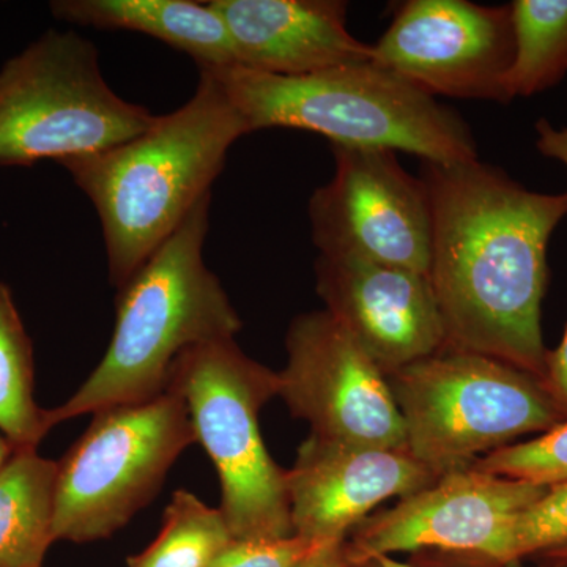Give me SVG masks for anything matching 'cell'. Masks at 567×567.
<instances>
[{
    "label": "cell",
    "instance_id": "1",
    "mask_svg": "<svg viewBox=\"0 0 567 567\" xmlns=\"http://www.w3.org/2000/svg\"><path fill=\"white\" fill-rule=\"evenodd\" d=\"M434 219L429 281L446 347L486 354L546 383L540 309L547 248L567 193L529 192L480 159L423 162Z\"/></svg>",
    "mask_w": 567,
    "mask_h": 567
},
{
    "label": "cell",
    "instance_id": "2",
    "mask_svg": "<svg viewBox=\"0 0 567 567\" xmlns=\"http://www.w3.org/2000/svg\"><path fill=\"white\" fill-rule=\"evenodd\" d=\"M249 134L221 82L200 69L188 103L156 117L134 140L59 163L87 194L102 223L117 289L210 196L234 142Z\"/></svg>",
    "mask_w": 567,
    "mask_h": 567
},
{
    "label": "cell",
    "instance_id": "3",
    "mask_svg": "<svg viewBox=\"0 0 567 567\" xmlns=\"http://www.w3.org/2000/svg\"><path fill=\"white\" fill-rule=\"evenodd\" d=\"M210 204L212 194L118 289L106 353L65 404L48 410L51 429L71 417L159 398L182 353L234 339L241 330L240 316L204 260Z\"/></svg>",
    "mask_w": 567,
    "mask_h": 567
},
{
    "label": "cell",
    "instance_id": "4",
    "mask_svg": "<svg viewBox=\"0 0 567 567\" xmlns=\"http://www.w3.org/2000/svg\"><path fill=\"white\" fill-rule=\"evenodd\" d=\"M207 70L221 82L249 134L297 128L331 145L406 152L425 163L480 159L472 130L456 111L372 61L305 76L240 65Z\"/></svg>",
    "mask_w": 567,
    "mask_h": 567
},
{
    "label": "cell",
    "instance_id": "5",
    "mask_svg": "<svg viewBox=\"0 0 567 567\" xmlns=\"http://www.w3.org/2000/svg\"><path fill=\"white\" fill-rule=\"evenodd\" d=\"M386 380L406 451L436 477L567 421L543 380L486 354L443 347Z\"/></svg>",
    "mask_w": 567,
    "mask_h": 567
},
{
    "label": "cell",
    "instance_id": "6",
    "mask_svg": "<svg viewBox=\"0 0 567 567\" xmlns=\"http://www.w3.org/2000/svg\"><path fill=\"white\" fill-rule=\"evenodd\" d=\"M278 372L251 360L234 339L186 350L169 386L182 395L196 442L221 481V509L235 540L295 535L286 470L276 465L259 431L260 409L278 395Z\"/></svg>",
    "mask_w": 567,
    "mask_h": 567
},
{
    "label": "cell",
    "instance_id": "7",
    "mask_svg": "<svg viewBox=\"0 0 567 567\" xmlns=\"http://www.w3.org/2000/svg\"><path fill=\"white\" fill-rule=\"evenodd\" d=\"M158 115L112 91L92 41L48 31L0 69V164L62 163L118 147Z\"/></svg>",
    "mask_w": 567,
    "mask_h": 567
},
{
    "label": "cell",
    "instance_id": "8",
    "mask_svg": "<svg viewBox=\"0 0 567 567\" xmlns=\"http://www.w3.org/2000/svg\"><path fill=\"white\" fill-rule=\"evenodd\" d=\"M193 443L192 416L173 390L95 413L91 427L58 462L54 543H93L125 527Z\"/></svg>",
    "mask_w": 567,
    "mask_h": 567
},
{
    "label": "cell",
    "instance_id": "9",
    "mask_svg": "<svg viewBox=\"0 0 567 567\" xmlns=\"http://www.w3.org/2000/svg\"><path fill=\"white\" fill-rule=\"evenodd\" d=\"M334 175L309 200L319 256L427 275L434 219L427 189L395 152L333 145Z\"/></svg>",
    "mask_w": 567,
    "mask_h": 567
},
{
    "label": "cell",
    "instance_id": "10",
    "mask_svg": "<svg viewBox=\"0 0 567 567\" xmlns=\"http://www.w3.org/2000/svg\"><path fill=\"white\" fill-rule=\"evenodd\" d=\"M278 395L312 434L352 445L406 450L386 375L328 311L298 316L286 336Z\"/></svg>",
    "mask_w": 567,
    "mask_h": 567
},
{
    "label": "cell",
    "instance_id": "11",
    "mask_svg": "<svg viewBox=\"0 0 567 567\" xmlns=\"http://www.w3.org/2000/svg\"><path fill=\"white\" fill-rule=\"evenodd\" d=\"M514 59L511 6L409 0L375 44L371 61L431 96L509 103Z\"/></svg>",
    "mask_w": 567,
    "mask_h": 567
},
{
    "label": "cell",
    "instance_id": "12",
    "mask_svg": "<svg viewBox=\"0 0 567 567\" xmlns=\"http://www.w3.org/2000/svg\"><path fill=\"white\" fill-rule=\"evenodd\" d=\"M547 491L466 466L405 496L386 513L365 518L352 543L344 544L346 555L354 565H369L399 551L435 548L503 566L507 528Z\"/></svg>",
    "mask_w": 567,
    "mask_h": 567
},
{
    "label": "cell",
    "instance_id": "13",
    "mask_svg": "<svg viewBox=\"0 0 567 567\" xmlns=\"http://www.w3.org/2000/svg\"><path fill=\"white\" fill-rule=\"evenodd\" d=\"M316 290L388 375L446 347L445 323L429 276L365 260L319 256Z\"/></svg>",
    "mask_w": 567,
    "mask_h": 567
},
{
    "label": "cell",
    "instance_id": "14",
    "mask_svg": "<svg viewBox=\"0 0 567 567\" xmlns=\"http://www.w3.org/2000/svg\"><path fill=\"white\" fill-rule=\"evenodd\" d=\"M439 480L406 450L352 445L311 434L286 472L295 535L322 544L346 533L393 496H410Z\"/></svg>",
    "mask_w": 567,
    "mask_h": 567
},
{
    "label": "cell",
    "instance_id": "15",
    "mask_svg": "<svg viewBox=\"0 0 567 567\" xmlns=\"http://www.w3.org/2000/svg\"><path fill=\"white\" fill-rule=\"evenodd\" d=\"M233 40L238 65L305 76L371 61V44L347 29L339 0H210Z\"/></svg>",
    "mask_w": 567,
    "mask_h": 567
},
{
    "label": "cell",
    "instance_id": "16",
    "mask_svg": "<svg viewBox=\"0 0 567 567\" xmlns=\"http://www.w3.org/2000/svg\"><path fill=\"white\" fill-rule=\"evenodd\" d=\"M59 20L140 32L186 52L199 69L238 65L229 31L208 2L192 0H58L51 3Z\"/></svg>",
    "mask_w": 567,
    "mask_h": 567
},
{
    "label": "cell",
    "instance_id": "17",
    "mask_svg": "<svg viewBox=\"0 0 567 567\" xmlns=\"http://www.w3.org/2000/svg\"><path fill=\"white\" fill-rule=\"evenodd\" d=\"M58 462L14 450L0 468V567L41 565L54 543Z\"/></svg>",
    "mask_w": 567,
    "mask_h": 567
},
{
    "label": "cell",
    "instance_id": "18",
    "mask_svg": "<svg viewBox=\"0 0 567 567\" xmlns=\"http://www.w3.org/2000/svg\"><path fill=\"white\" fill-rule=\"evenodd\" d=\"M33 346L13 293L0 281V434L14 450H37L51 431L48 410L35 402Z\"/></svg>",
    "mask_w": 567,
    "mask_h": 567
},
{
    "label": "cell",
    "instance_id": "19",
    "mask_svg": "<svg viewBox=\"0 0 567 567\" xmlns=\"http://www.w3.org/2000/svg\"><path fill=\"white\" fill-rule=\"evenodd\" d=\"M511 18L514 59L507 102L547 91L567 73V0H516Z\"/></svg>",
    "mask_w": 567,
    "mask_h": 567
},
{
    "label": "cell",
    "instance_id": "20",
    "mask_svg": "<svg viewBox=\"0 0 567 567\" xmlns=\"http://www.w3.org/2000/svg\"><path fill=\"white\" fill-rule=\"evenodd\" d=\"M234 540L219 507L181 488L164 511L155 543L130 558L128 567H212Z\"/></svg>",
    "mask_w": 567,
    "mask_h": 567
},
{
    "label": "cell",
    "instance_id": "21",
    "mask_svg": "<svg viewBox=\"0 0 567 567\" xmlns=\"http://www.w3.org/2000/svg\"><path fill=\"white\" fill-rule=\"evenodd\" d=\"M473 468L488 475L551 487L567 481V421L528 442L499 447L477 458Z\"/></svg>",
    "mask_w": 567,
    "mask_h": 567
},
{
    "label": "cell",
    "instance_id": "22",
    "mask_svg": "<svg viewBox=\"0 0 567 567\" xmlns=\"http://www.w3.org/2000/svg\"><path fill=\"white\" fill-rule=\"evenodd\" d=\"M567 544V481L522 511L507 528L503 566Z\"/></svg>",
    "mask_w": 567,
    "mask_h": 567
},
{
    "label": "cell",
    "instance_id": "23",
    "mask_svg": "<svg viewBox=\"0 0 567 567\" xmlns=\"http://www.w3.org/2000/svg\"><path fill=\"white\" fill-rule=\"evenodd\" d=\"M327 546L330 544L298 535L279 539L234 540L212 567H301Z\"/></svg>",
    "mask_w": 567,
    "mask_h": 567
},
{
    "label": "cell",
    "instance_id": "24",
    "mask_svg": "<svg viewBox=\"0 0 567 567\" xmlns=\"http://www.w3.org/2000/svg\"><path fill=\"white\" fill-rule=\"evenodd\" d=\"M301 567H377L374 563L369 565H354L347 558L344 543L330 544V546L320 548L316 555H312Z\"/></svg>",
    "mask_w": 567,
    "mask_h": 567
},
{
    "label": "cell",
    "instance_id": "25",
    "mask_svg": "<svg viewBox=\"0 0 567 567\" xmlns=\"http://www.w3.org/2000/svg\"><path fill=\"white\" fill-rule=\"evenodd\" d=\"M372 563H374L377 567H415L405 565V563L395 561V559L391 557H380L374 559ZM540 567H567V565H559V563L547 561V565Z\"/></svg>",
    "mask_w": 567,
    "mask_h": 567
},
{
    "label": "cell",
    "instance_id": "26",
    "mask_svg": "<svg viewBox=\"0 0 567 567\" xmlns=\"http://www.w3.org/2000/svg\"><path fill=\"white\" fill-rule=\"evenodd\" d=\"M543 557L546 558L547 561L559 563V565H567V544L566 546L546 551V554H543Z\"/></svg>",
    "mask_w": 567,
    "mask_h": 567
},
{
    "label": "cell",
    "instance_id": "27",
    "mask_svg": "<svg viewBox=\"0 0 567 567\" xmlns=\"http://www.w3.org/2000/svg\"><path fill=\"white\" fill-rule=\"evenodd\" d=\"M13 453L14 447L11 446V443L6 439V436L0 434V468L6 465V462L9 461Z\"/></svg>",
    "mask_w": 567,
    "mask_h": 567
},
{
    "label": "cell",
    "instance_id": "28",
    "mask_svg": "<svg viewBox=\"0 0 567 567\" xmlns=\"http://www.w3.org/2000/svg\"><path fill=\"white\" fill-rule=\"evenodd\" d=\"M31 567H41V565H35V566H31Z\"/></svg>",
    "mask_w": 567,
    "mask_h": 567
}]
</instances>
